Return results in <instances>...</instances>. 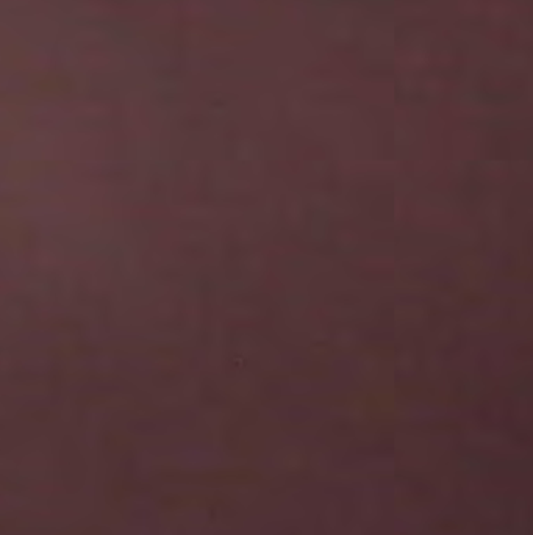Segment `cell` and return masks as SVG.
<instances>
[{
  "instance_id": "6da1fadb",
  "label": "cell",
  "mask_w": 533,
  "mask_h": 535,
  "mask_svg": "<svg viewBox=\"0 0 533 535\" xmlns=\"http://www.w3.org/2000/svg\"><path fill=\"white\" fill-rule=\"evenodd\" d=\"M110 2H113V3H116V5H122V6H125V5L132 3V0H110Z\"/></svg>"
}]
</instances>
